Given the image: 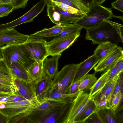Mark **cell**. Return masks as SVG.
<instances>
[{
  "label": "cell",
  "instance_id": "cell-1",
  "mask_svg": "<svg viewBox=\"0 0 123 123\" xmlns=\"http://www.w3.org/2000/svg\"><path fill=\"white\" fill-rule=\"evenodd\" d=\"M86 30L85 39L92 41L93 44L110 42L117 45L120 42H122L109 20L105 21L96 27Z\"/></svg>",
  "mask_w": 123,
  "mask_h": 123
},
{
  "label": "cell",
  "instance_id": "cell-2",
  "mask_svg": "<svg viewBox=\"0 0 123 123\" xmlns=\"http://www.w3.org/2000/svg\"><path fill=\"white\" fill-rule=\"evenodd\" d=\"M89 10L74 24L86 29L96 27L106 20L113 15L111 8L104 7L93 3L89 7Z\"/></svg>",
  "mask_w": 123,
  "mask_h": 123
},
{
  "label": "cell",
  "instance_id": "cell-3",
  "mask_svg": "<svg viewBox=\"0 0 123 123\" xmlns=\"http://www.w3.org/2000/svg\"><path fill=\"white\" fill-rule=\"evenodd\" d=\"M1 48L3 60L8 66L17 62L26 69L34 61L31 58L24 44L7 45Z\"/></svg>",
  "mask_w": 123,
  "mask_h": 123
},
{
  "label": "cell",
  "instance_id": "cell-4",
  "mask_svg": "<svg viewBox=\"0 0 123 123\" xmlns=\"http://www.w3.org/2000/svg\"><path fill=\"white\" fill-rule=\"evenodd\" d=\"M50 102L45 98L37 101L25 109L20 114L12 117L14 123H17L27 116L31 115L43 114L57 111L68 105Z\"/></svg>",
  "mask_w": 123,
  "mask_h": 123
},
{
  "label": "cell",
  "instance_id": "cell-5",
  "mask_svg": "<svg viewBox=\"0 0 123 123\" xmlns=\"http://www.w3.org/2000/svg\"><path fill=\"white\" fill-rule=\"evenodd\" d=\"M81 62L65 66L58 71L52 81V88H57L59 92L66 93L70 86L73 82Z\"/></svg>",
  "mask_w": 123,
  "mask_h": 123
},
{
  "label": "cell",
  "instance_id": "cell-6",
  "mask_svg": "<svg viewBox=\"0 0 123 123\" xmlns=\"http://www.w3.org/2000/svg\"><path fill=\"white\" fill-rule=\"evenodd\" d=\"M89 94L81 91L75 98L63 118L62 123H75L90 100Z\"/></svg>",
  "mask_w": 123,
  "mask_h": 123
},
{
  "label": "cell",
  "instance_id": "cell-7",
  "mask_svg": "<svg viewBox=\"0 0 123 123\" xmlns=\"http://www.w3.org/2000/svg\"><path fill=\"white\" fill-rule=\"evenodd\" d=\"M48 16L56 25H66L74 23L81 18L84 14L78 15L65 12L55 5H47Z\"/></svg>",
  "mask_w": 123,
  "mask_h": 123
},
{
  "label": "cell",
  "instance_id": "cell-8",
  "mask_svg": "<svg viewBox=\"0 0 123 123\" xmlns=\"http://www.w3.org/2000/svg\"><path fill=\"white\" fill-rule=\"evenodd\" d=\"M47 42L43 39H37L30 37L24 45L31 58L43 61L49 56Z\"/></svg>",
  "mask_w": 123,
  "mask_h": 123
},
{
  "label": "cell",
  "instance_id": "cell-9",
  "mask_svg": "<svg viewBox=\"0 0 123 123\" xmlns=\"http://www.w3.org/2000/svg\"><path fill=\"white\" fill-rule=\"evenodd\" d=\"M71 104H68L61 109L56 111L29 116L25 118V123H62V120Z\"/></svg>",
  "mask_w": 123,
  "mask_h": 123
},
{
  "label": "cell",
  "instance_id": "cell-10",
  "mask_svg": "<svg viewBox=\"0 0 123 123\" xmlns=\"http://www.w3.org/2000/svg\"><path fill=\"white\" fill-rule=\"evenodd\" d=\"M80 33L62 37L54 38L47 42V48L49 56H52L61 55L62 53L76 41Z\"/></svg>",
  "mask_w": 123,
  "mask_h": 123
},
{
  "label": "cell",
  "instance_id": "cell-11",
  "mask_svg": "<svg viewBox=\"0 0 123 123\" xmlns=\"http://www.w3.org/2000/svg\"><path fill=\"white\" fill-rule=\"evenodd\" d=\"M37 101L35 99L0 104V112L8 120L22 112L27 107Z\"/></svg>",
  "mask_w": 123,
  "mask_h": 123
},
{
  "label": "cell",
  "instance_id": "cell-12",
  "mask_svg": "<svg viewBox=\"0 0 123 123\" xmlns=\"http://www.w3.org/2000/svg\"><path fill=\"white\" fill-rule=\"evenodd\" d=\"M29 38V35L19 33L15 28L0 30V47L5 45L24 44Z\"/></svg>",
  "mask_w": 123,
  "mask_h": 123
},
{
  "label": "cell",
  "instance_id": "cell-13",
  "mask_svg": "<svg viewBox=\"0 0 123 123\" xmlns=\"http://www.w3.org/2000/svg\"><path fill=\"white\" fill-rule=\"evenodd\" d=\"M122 48L116 45L108 55L100 61L94 68L95 73L105 72L111 68L122 58L123 57Z\"/></svg>",
  "mask_w": 123,
  "mask_h": 123
},
{
  "label": "cell",
  "instance_id": "cell-14",
  "mask_svg": "<svg viewBox=\"0 0 123 123\" xmlns=\"http://www.w3.org/2000/svg\"><path fill=\"white\" fill-rule=\"evenodd\" d=\"M122 73H117L108 81L102 88L91 98L96 104L103 100L106 99L107 100L110 108V104L112 93L117 82Z\"/></svg>",
  "mask_w": 123,
  "mask_h": 123
},
{
  "label": "cell",
  "instance_id": "cell-15",
  "mask_svg": "<svg viewBox=\"0 0 123 123\" xmlns=\"http://www.w3.org/2000/svg\"><path fill=\"white\" fill-rule=\"evenodd\" d=\"M12 78L13 85L15 90L26 99L36 100L35 84L33 82H26L15 77Z\"/></svg>",
  "mask_w": 123,
  "mask_h": 123
},
{
  "label": "cell",
  "instance_id": "cell-16",
  "mask_svg": "<svg viewBox=\"0 0 123 123\" xmlns=\"http://www.w3.org/2000/svg\"><path fill=\"white\" fill-rule=\"evenodd\" d=\"M52 79L45 74L42 79L35 84L36 98L37 101L46 98L52 88Z\"/></svg>",
  "mask_w": 123,
  "mask_h": 123
},
{
  "label": "cell",
  "instance_id": "cell-17",
  "mask_svg": "<svg viewBox=\"0 0 123 123\" xmlns=\"http://www.w3.org/2000/svg\"><path fill=\"white\" fill-rule=\"evenodd\" d=\"M80 91L73 94L63 93L57 88H52L46 98L50 102L64 104H70Z\"/></svg>",
  "mask_w": 123,
  "mask_h": 123
},
{
  "label": "cell",
  "instance_id": "cell-18",
  "mask_svg": "<svg viewBox=\"0 0 123 123\" xmlns=\"http://www.w3.org/2000/svg\"><path fill=\"white\" fill-rule=\"evenodd\" d=\"M43 61L35 60L26 70L32 81L35 84L40 81L45 74L43 68Z\"/></svg>",
  "mask_w": 123,
  "mask_h": 123
},
{
  "label": "cell",
  "instance_id": "cell-19",
  "mask_svg": "<svg viewBox=\"0 0 123 123\" xmlns=\"http://www.w3.org/2000/svg\"><path fill=\"white\" fill-rule=\"evenodd\" d=\"M99 61V60L93 55L81 62L73 82L82 78L87 74Z\"/></svg>",
  "mask_w": 123,
  "mask_h": 123
},
{
  "label": "cell",
  "instance_id": "cell-20",
  "mask_svg": "<svg viewBox=\"0 0 123 123\" xmlns=\"http://www.w3.org/2000/svg\"><path fill=\"white\" fill-rule=\"evenodd\" d=\"M61 55L46 58L43 62V68L44 73L51 79H53L58 72V65L59 59Z\"/></svg>",
  "mask_w": 123,
  "mask_h": 123
},
{
  "label": "cell",
  "instance_id": "cell-21",
  "mask_svg": "<svg viewBox=\"0 0 123 123\" xmlns=\"http://www.w3.org/2000/svg\"><path fill=\"white\" fill-rule=\"evenodd\" d=\"M66 25H56L50 28H45L31 34L29 35L30 37L35 39H43L45 38L56 37L62 32Z\"/></svg>",
  "mask_w": 123,
  "mask_h": 123
},
{
  "label": "cell",
  "instance_id": "cell-22",
  "mask_svg": "<svg viewBox=\"0 0 123 123\" xmlns=\"http://www.w3.org/2000/svg\"><path fill=\"white\" fill-rule=\"evenodd\" d=\"M8 67L10 70L12 77H15L27 82H33L26 69L19 63H12Z\"/></svg>",
  "mask_w": 123,
  "mask_h": 123
},
{
  "label": "cell",
  "instance_id": "cell-23",
  "mask_svg": "<svg viewBox=\"0 0 123 123\" xmlns=\"http://www.w3.org/2000/svg\"><path fill=\"white\" fill-rule=\"evenodd\" d=\"M96 113L102 123H118L117 116L111 108L97 109Z\"/></svg>",
  "mask_w": 123,
  "mask_h": 123
},
{
  "label": "cell",
  "instance_id": "cell-24",
  "mask_svg": "<svg viewBox=\"0 0 123 123\" xmlns=\"http://www.w3.org/2000/svg\"><path fill=\"white\" fill-rule=\"evenodd\" d=\"M116 45L110 42L99 44L94 52L93 55L99 61L109 54Z\"/></svg>",
  "mask_w": 123,
  "mask_h": 123
},
{
  "label": "cell",
  "instance_id": "cell-25",
  "mask_svg": "<svg viewBox=\"0 0 123 123\" xmlns=\"http://www.w3.org/2000/svg\"><path fill=\"white\" fill-rule=\"evenodd\" d=\"M98 109L92 98H90L83 112L78 118L75 123H84L85 120L91 114L96 112Z\"/></svg>",
  "mask_w": 123,
  "mask_h": 123
},
{
  "label": "cell",
  "instance_id": "cell-26",
  "mask_svg": "<svg viewBox=\"0 0 123 123\" xmlns=\"http://www.w3.org/2000/svg\"><path fill=\"white\" fill-rule=\"evenodd\" d=\"M110 73V69L105 72L97 80L95 84L90 89V92L89 94L90 98H91L99 91L107 82Z\"/></svg>",
  "mask_w": 123,
  "mask_h": 123
},
{
  "label": "cell",
  "instance_id": "cell-27",
  "mask_svg": "<svg viewBox=\"0 0 123 123\" xmlns=\"http://www.w3.org/2000/svg\"><path fill=\"white\" fill-rule=\"evenodd\" d=\"M46 4L51 1L60 2L68 5L81 11L84 14L89 10V7L80 0H43Z\"/></svg>",
  "mask_w": 123,
  "mask_h": 123
},
{
  "label": "cell",
  "instance_id": "cell-28",
  "mask_svg": "<svg viewBox=\"0 0 123 123\" xmlns=\"http://www.w3.org/2000/svg\"><path fill=\"white\" fill-rule=\"evenodd\" d=\"M95 73L92 74H87L83 77L80 83L79 88V91H86L93 86L97 79Z\"/></svg>",
  "mask_w": 123,
  "mask_h": 123
},
{
  "label": "cell",
  "instance_id": "cell-29",
  "mask_svg": "<svg viewBox=\"0 0 123 123\" xmlns=\"http://www.w3.org/2000/svg\"><path fill=\"white\" fill-rule=\"evenodd\" d=\"M82 28L74 23L66 25L62 32L56 36L55 39H58L80 33Z\"/></svg>",
  "mask_w": 123,
  "mask_h": 123
},
{
  "label": "cell",
  "instance_id": "cell-30",
  "mask_svg": "<svg viewBox=\"0 0 123 123\" xmlns=\"http://www.w3.org/2000/svg\"><path fill=\"white\" fill-rule=\"evenodd\" d=\"M47 5H55L58 6L63 11L68 13L78 15L84 14L81 11L67 4L61 2L51 1L46 4Z\"/></svg>",
  "mask_w": 123,
  "mask_h": 123
},
{
  "label": "cell",
  "instance_id": "cell-31",
  "mask_svg": "<svg viewBox=\"0 0 123 123\" xmlns=\"http://www.w3.org/2000/svg\"><path fill=\"white\" fill-rule=\"evenodd\" d=\"M0 77L13 80L10 70L3 59L0 61Z\"/></svg>",
  "mask_w": 123,
  "mask_h": 123
},
{
  "label": "cell",
  "instance_id": "cell-32",
  "mask_svg": "<svg viewBox=\"0 0 123 123\" xmlns=\"http://www.w3.org/2000/svg\"><path fill=\"white\" fill-rule=\"evenodd\" d=\"M14 6L11 4H0V18L6 16L14 10Z\"/></svg>",
  "mask_w": 123,
  "mask_h": 123
},
{
  "label": "cell",
  "instance_id": "cell-33",
  "mask_svg": "<svg viewBox=\"0 0 123 123\" xmlns=\"http://www.w3.org/2000/svg\"><path fill=\"white\" fill-rule=\"evenodd\" d=\"M123 100V93L120 91L114 97L111 103V108L115 112L119 107Z\"/></svg>",
  "mask_w": 123,
  "mask_h": 123
},
{
  "label": "cell",
  "instance_id": "cell-34",
  "mask_svg": "<svg viewBox=\"0 0 123 123\" xmlns=\"http://www.w3.org/2000/svg\"><path fill=\"white\" fill-rule=\"evenodd\" d=\"M82 79L73 82L68 88L66 93L73 94L79 91V88Z\"/></svg>",
  "mask_w": 123,
  "mask_h": 123
},
{
  "label": "cell",
  "instance_id": "cell-35",
  "mask_svg": "<svg viewBox=\"0 0 123 123\" xmlns=\"http://www.w3.org/2000/svg\"><path fill=\"white\" fill-rule=\"evenodd\" d=\"M29 0H12V4L14 6V9L25 8L27 2Z\"/></svg>",
  "mask_w": 123,
  "mask_h": 123
},
{
  "label": "cell",
  "instance_id": "cell-36",
  "mask_svg": "<svg viewBox=\"0 0 123 123\" xmlns=\"http://www.w3.org/2000/svg\"><path fill=\"white\" fill-rule=\"evenodd\" d=\"M15 91L13 85L8 86L0 83V92L12 94Z\"/></svg>",
  "mask_w": 123,
  "mask_h": 123
},
{
  "label": "cell",
  "instance_id": "cell-37",
  "mask_svg": "<svg viewBox=\"0 0 123 123\" xmlns=\"http://www.w3.org/2000/svg\"><path fill=\"white\" fill-rule=\"evenodd\" d=\"M121 88L120 82V76L114 88L112 95L110 104V107L111 108V103L114 97L120 91H121Z\"/></svg>",
  "mask_w": 123,
  "mask_h": 123
},
{
  "label": "cell",
  "instance_id": "cell-38",
  "mask_svg": "<svg viewBox=\"0 0 123 123\" xmlns=\"http://www.w3.org/2000/svg\"><path fill=\"white\" fill-rule=\"evenodd\" d=\"M84 123H102L96 112L90 115Z\"/></svg>",
  "mask_w": 123,
  "mask_h": 123
},
{
  "label": "cell",
  "instance_id": "cell-39",
  "mask_svg": "<svg viewBox=\"0 0 123 123\" xmlns=\"http://www.w3.org/2000/svg\"><path fill=\"white\" fill-rule=\"evenodd\" d=\"M111 22L113 26L115 29L118 34L119 35L123 42V25H122L117 23L111 21Z\"/></svg>",
  "mask_w": 123,
  "mask_h": 123
},
{
  "label": "cell",
  "instance_id": "cell-40",
  "mask_svg": "<svg viewBox=\"0 0 123 123\" xmlns=\"http://www.w3.org/2000/svg\"><path fill=\"white\" fill-rule=\"evenodd\" d=\"M13 93L9 94L0 92V104L8 101L12 97Z\"/></svg>",
  "mask_w": 123,
  "mask_h": 123
},
{
  "label": "cell",
  "instance_id": "cell-41",
  "mask_svg": "<svg viewBox=\"0 0 123 123\" xmlns=\"http://www.w3.org/2000/svg\"><path fill=\"white\" fill-rule=\"evenodd\" d=\"M112 7L122 12H123V0H117L111 3Z\"/></svg>",
  "mask_w": 123,
  "mask_h": 123
},
{
  "label": "cell",
  "instance_id": "cell-42",
  "mask_svg": "<svg viewBox=\"0 0 123 123\" xmlns=\"http://www.w3.org/2000/svg\"><path fill=\"white\" fill-rule=\"evenodd\" d=\"M120 60L117 62L110 69L111 73L108 81L112 79L117 74L118 68Z\"/></svg>",
  "mask_w": 123,
  "mask_h": 123
},
{
  "label": "cell",
  "instance_id": "cell-43",
  "mask_svg": "<svg viewBox=\"0 0 123 123\" xmlns=\"http://www.w3.org/2000/svg\"><path fill=\"white\" fill-rule=\"evenodd\" d=\"M96 105L98 109L111 108L109 106L107 100L106 99L103 100Z\"/></svg>",
  "mask_w": 123,
  "mask_h": 123
},
{
  "label": "cell",
  "instance_id": "cell-44",
  "mask_svg": "<svg viewBox=\"0 0 123 123\" xmlns=\"http://www.w3.org/2000/svg\"><path fill=\"white\" fill-rule=\"evenodd\" d=\"M0 83L8 86L13 85V80H10L2 78L0 77Z\"/></svg>",
  "mask_w": 123,
  "mask_h": 123
},
{
  "label": "cell",
  "instance_id": "cell-45",
  "mask_svg": "<svg viewBox=\"0 0 123 123\" xmlns=\"http://www.w3.org/2000/svg\"><path fill=\"white\" fill-rule=\"evenodd\" d=\"M123 57L120 60L118 64L117 73L123 72Z\"/></svg>",
  "mask_w": 123,
  "mask_h": 123
},
{
  "label": "cell",
  "instance_id": "cell-46",
  "mask_svg": "<svg viewBox=\"0 0 123 123\" xmlns=\"http://www.w3.org/2000/svg\"><path fill=\"white\" fill-rule=\"evenodd\" d=\"M88 7L94 3V0H80Z\"/></svg>",
  "mask_w": 123,
  "mask_h": 123
},
{
  "label": "cell",
  "instance_id": "cell-47",
  "mask_svg": "<svg viewBox=\"0 0 123 123\" xmlns=\"http://www.w3.org/2000/svg\"><path fill=\"white\" fill-rule=\"evenodd\" d=\"M0 123H8L7 118L0 112Z\"/></svg>",
  "mask_w": 123,
  "mask_h": 123
},
{
  "label": "cell",
  "instance_id": "cell-48",
  "mask_svg": "<svg viewBox=\"0 0 123 123\" xmlns=\"http://www.w3.org/2000/svg\"><path fill=\"white\" fill-rule=\"evenodd\" d=\"M106 0H94V3L100 5L101 4L105 2Z\"/></svg>",
  "mask_w": 123,
  "mask_h": 123
},
{
  "label": "cell",
  "instance_id": "cell-49",
  "mask_svg": "<svg viewBox=\"0 0 123 123\" xmlns=\"http://www.w3.org/2000/svg\"><path fill=\"white\" fill-rule=\"evenodd\" d=\"M3 59V56L1 47H0V61Z\"/></svg>",
  "mask_w": 123,
  "mask_h": 123
},
{
  "label": "cell",
  "instance_id": "cell-50",
  "mask_svg": "<svg viewBox=\"0 0 123 123\" xmlns=\"http://www.w3.org/2000/svg\"><path fill=\"white\" fill-rule=\"evenodd\" d=\"M112 17H115V18H119V19H121L122 21H123V16H115L113 15Z\"/></svg>",
  "mask_w": 123,
  "mask_h": 123
},
{
  "label": "cell",
  "instance_id": "cell-51",
  "mask_svg": "<svg viewBox=\"0 0 123 123\" xmlns=\"http://www.w3.org/2000/svg\"><path fill=\"white\" fill-rule=\"evenodd\" d=\"M1 3V0H0V4Z\"/></svg>",
  "mask_w": 123,
  "mask_h": 123
},
{
  "label": "cell",
  "instance_id": "cell-52",
  "mask_svg": "<svg viewBox=\"0 0 123 123\" xmlns=\"http://www.w3.org/2000/svg\"></svg>",
  "mask_w": 123,
  "mask_h": 123
}]
</instances>
